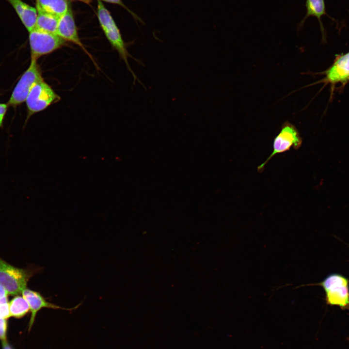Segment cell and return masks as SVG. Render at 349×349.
<instances>
[{"instance_id":"1","label":"cell","mask_w":349,"mask_h":349,"mask_svg":"<svg viewBox=\"0 0 349 349\" xmlns=\"http://www.w3.org/2000/svg\"><path fill=\"white\" fill-rule=\"evenodd\" d=\"M36 271L15 267L0 257V286L8 295L22 294L28 283Z\"/></svg>"},{"instance_id":"2","label":"cell","mask_w":349,"mask_h":349,"mask_svg":"<svg viewBox=\"0 0 349 349\" xmlns=\"http://www.w3.org/2000/svg\"><path fill=\"white\" fill-rule=\"evenodd\" d=\"M316 285L323 288L327 304L337 305L343 310L349 309V281L347 278L339 274H332L320 283L301 285L297 287Z\"/></svg>"},{"instance_id":"3","label":"cell","mask_w":349,"mask_h":349,"mask_svg":"<svg viewBox=\"0 0 349 349\" xmlns=\"http://www.w3.org/2000/svg\"><path fill=\"white\" fill-rule=\"evenodd\" d=\"M60 99L61 97L43 79L36 82L31 89L25 101L28 115L25 125L33 114L45 110Z\"/></svg>"},{"instance_id":"4","label":"cell","mask_w":349,"mask_h":349,"mask_svg":"<svg viewBox=\"0 0 349 349\" xmlns=\"http://www.w3.org/2000/svg\"><path fill=\"white\" fill-rule=\"evenodd\" d=\"M29 33L31 60L37 61L40 57L66 45V41L57 34L43 31L36 28Z\"/></svg>"},{"instance_id":"5","label":"cell","mask_w":349,"mask_h":349,"mask_svg":"<svg viewBox=\"0 0 349 349\" xmlns=\"http://www.w3.org/2000/svg\"><path fill=\"white\" fill-rule=\"evenodd\" d=\"M302 142V138L296 127L288 121L285 122L279 133L274 139L272 152L264 162L258 166L257 171L262 172L269 160L277 154L288 151L292 147L298 149L301 146Z\"/></svg>"},{"instance_id":"6","label":"cell","mask_w":349,"mask_h":349,"mask_svg":"<svg viewBox=\"0 0 349 349\" xmlns=\"http://www.w3.org/2000/svg\"><path fill=\"white\" fill-rule=\"evenodd\" d=\"M42 79V72L37 60H31L29 67L23 73L13 90L7 103L8 106L16 108L25 102L33 85Z\"/></svg>"},{"instance_id":"7","label":"cell","mask_w":349,"mask_h":349,"mask_svg":"<svg viewBox=\"0 0 349 349\" xmlns=\"http://www.w3.org/2000/svg\"><path fill=\"white\" fill-rule=\"evenodd\" d=\"M322 74L324 78L311 85L324 83L333 88L337 84L346 85L349 82V51L337 55L333 64Z\"/></svg>"},{"instance_id":"8","label":"cell","mask_w":349,"mask_h":349,"mask_svg":"<svg viewBox=\"0 0 349 349\" xmlns=\"http://www.w3.org/2000/svg\"><path fill=\"white\" fill-rule=\"evenodd\" d=\"M57 34L66 42H71L80 47L92 59L79 37L77 28L70 7L68 11L59 17Z\"/></svg>"},{"instance_id":"9","label":"cell","mask_w":349,"mask_h":349,"mask_svg":"<svg viewBox=\"0 0 349 349\" xmlns=\"http://www.w3.org/2000/svg\"><path fill=\"white\" fill-rule=\"evenodd\" d=\"M22 296L26 300L30 306L31 316L29 324V330H30L34 323L37 312L42 308L61 309L66 311H72L77 308L81 303L73 308H65L47 301V299L36 291L26 288L22 293Z\"/></svg>"},{"instance_id":"10","label":"cell","mask_w":349,"mask_h":349,"mask_svg":"<svg viewBox=\"0 0 349 349\" xmlns=\"http://www.w3.org/2000/svg\"><path fill=\"white\" fill-rule=\"evenodd\" d=\"M13 7L21 21L30 32L35 28L37 12L34 8L22 0H7Z\"/></svg>"},{"instance_id":"11","label":"cell","mask_w":349,"mask_h":349,"mask_svg":"<svg viewBox=\"0 0 349 349\" xmlns=\"http://www.w3.org/2000/svg\"><path fill=\"white\" fill-rule=\"evenodd\" d=\"M306 14L300 23V27L302 26L305 20L309 16L316 17L319 23L322 36L324 35L325 30L321 21V17L327 15L324 0H306Z\"/></svg>"},{"instance_id":"12","label":"cell","mask_w":349,"mask_h":349,"mask_svg":"<svg viewBox=\"0 0 349 349\" xmlns=\"http://www.w3.org/2000/svg\"><path fill=\"white\" fill-rule=\"evenodd\" d=\"M36 9L58 17L66 13L70 8L67 0H35Z\"/></svg>"},{"instance_id":"13","label":"cell","mask_w":349,"mask_h":349,"mask_svg":"<svg viewBox=\"0 0 349 349\" xmlns=\"http://www.w3.org/2000/svg\"><path fill=\"white\" fill-rule=\"evenodd\" d=\"M37 10L35 28L46 32L57 34L58 16L40 10Z\"/></svg>"},{"instance_id":"14","label":"cell","mask_w":349,"mask_h":349,"mask_svg":"<svg viewBox=\"0 0 349 349\" xmlns=\"http://www.w3.org/2000/svg\"><path fill=\"white\" fill-rule=\"evenodd\" d=\"M9 309L10 317L17 318L23 317L30 311L26 300L19 295H16L9 302Z\"/></svg>"},{"instance_id":"15","label":"cell","mask_w":349,"mask_h":349,"mask_svg":"<svg viewBox=\"0 0 349 349\" xmlns=\"http://www.w3.org/2000/svg\"><path fill=\"white\" fill-rule=\"evenodd\" d=\"M7 319L0 318V339L1 342L7 341Z\"/></svg>"},{"instance_id":"16","label":"cell","mask_w":349,"mask_h":349,"mask_svg":"<svg viewBox=\"0 0 349 349\" xmlns=\"http://www.w3.org/2000/svg\"><path fill=\"white\" fill-rule=\"evenodd\" d=\"M108 2L118 4L125 9H126L128 12L130 13L132 16L140 22H142L143 24H144V22L143 21V20L138 16L136 14L134 13L133 12H132L131 10H130L127 6H125V5L122 2L121 0H102Z\"/></svg>"},{"instance_id":"17","label":"cell","mask_w":349,"mask_h":349,"mask_svg":"<svg viewBox=\"0 0 349 349\" xmlns=\"http://www.w3.org/2000/svg\"><path fill=\"white\" fill-rule=\"evenodd\" d=\"M8 107L7 103H0V128L2 126L4 117Z\"/></svg>"},{"instance_id":"18","label":"cell","mask_w":349,"mask_h":349,"mask_svg":"<svg viewBox=\"0 0 349 349\" xmlns=\"http://www.w3.org/2000/svg\"><path fill=\"white\" fill-rule=\"evenodd\" d=\"M8 294L5 289L0 286V301L3 298L7 297Z\"/></svg>"},{"instance_id":"19","label":"cell","mask_w":349,"mask_h":349,"mask_svg":"<svg viewBox=\"0 0 349 349\" xmlns=\"http://www.w3.org/2000/svg\"><path fill=\"white\" fill-rule=\"evenodd\" d=\"M2 349H13L8 344L7 341L2 342Z\"/></svg>"},{"instance_id":"20","label":"cell","mask_w":349,"mask_h":349,"mask_svg":"<svg viewBox=\"0 0 349 349\" xmlns=\"http://www.w3.org/2000/svg\"><path fill=\"white\" fill-rule=\"evenodd\" d=\"M79 0V1L84 2L85 3H89L90 1V0Z\"/></svg>"}]
</instances>
